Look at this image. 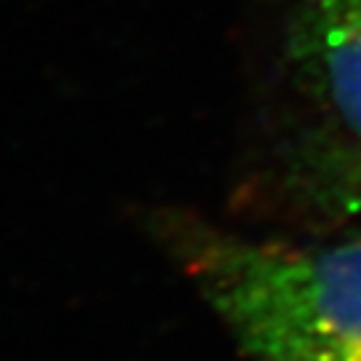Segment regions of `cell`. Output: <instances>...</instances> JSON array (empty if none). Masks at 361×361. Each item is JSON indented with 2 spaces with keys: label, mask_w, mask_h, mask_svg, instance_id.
I'll return each instance as SVG.
<instances>
[{
  "label": "cell",
  "mask_w": 361,
  "mask_h": 361,
  "mask_svg": "<svg viewBox=\"0 0 361 361\" xmlns=\"http://www.w3.org/2000/svg\"><path fill=\"white\" fill-rule=\"evenodd\" d=\"M171 249L244 361H361V235L308 246L177 225Z\"/></svg>",
  "instance_id": "obj_1"
},
{
  "label": "cell",
  "mask_w": 361,
  "mask_h": 361,
  "mask_svg": "<svg viewBox=\"0 0 361 361\" xmlns=\"http://www.w3.org/2000/svg\"><path fill=\"white\" fill-rule=\"evenodd\" d=\"M289 59L308 91L361 142V0H305Z\"/></svg>",
  "instance_id": "obj_2"
},
{
  "label": "cell",
  "mask_w": 361,
  "mask_h": 361,
  "mask_svg": "<svg viewBox=\"0 0 361 361\" xmlns=\"http://www.w3.org/2000/svg\"><path fill=\"white\" fill-rule=\"evenodd\" d=\"M335 209L361 228V155L353 158L335 182Z\"/></svg>",
  "instance_id": "obj_3"
}]
</instances>
